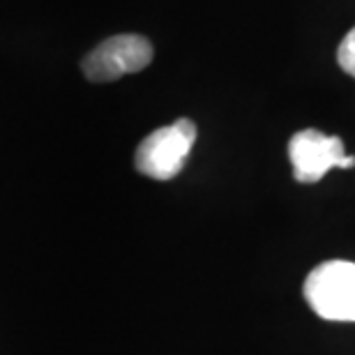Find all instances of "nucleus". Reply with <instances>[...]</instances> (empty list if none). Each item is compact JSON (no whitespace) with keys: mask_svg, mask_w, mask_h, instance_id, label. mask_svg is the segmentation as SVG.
Masks as SVG:
<instances>
[{"mask_svg":"<svg viewBox=\"0 0 355 355\" xmlns=\"http://www.w3.org/2000/svg\"><path fill=\"white\" fill-rule=\"evenodd\" d=\"M153 62V44L141 35H116L104 40L83 58L81 69L88 81L106 83L146 69Z\"/></svg>","mask_w":355,"mask_h":355,"instance_id":"7ed1b4c3","label":"nucleus"},{"mask_svg":"<svg viewBox=\"0 0 355 355\" xmlns=\"http://www.w3.org/2000/svg\"><path fill=\"white\" fill-rule=\"evenodd\" d=\"M337 60H339V67L355 79V28L349 31V35H346L344 42L339 44Z\"/></svg>","mask_w":355,"mask_h":355,"instance_id":"39448f33","label":"nucleus"},{"mask_svg":"<svg viewBox=\"0 0 355 355\" xmlns=\"http://www.w3.org/2000/svg\"><path fill=\"white\" fill-rule=\"evenodd\" d=\"M196 141V125L189 118L159 127L141 141L134 155V166L153 180H171L182 171L191 146Z\"/></svg>","mask_w":355,"mask_h":355,"instance_id":"f03ea898","label":"nucleus"},{"mask_svg":"<svg viewBox=\"0 0 355 355\" xmlns=\"http://www.w3.org/2000/svg\"><path fill=\"white\" fill-rule=\"evenodd\" d=\"M304 300L316 316L325 321H355V263L353 261H325L304 279Z\"/></svg>","mask_w":355,"mask_h":355,"instance_id":"f257e3e1","label":"nucleus"},{"mask_svg":"<svg viewBox=\"0 0 355 355\" xmlns=\"http://www.w3.org/2000/svg\"><path fill=\"white\" fill-rule=\"evenodd\" d=\"M288 157L293 164V178L302 184L323 180L330 168L355 166V155H346L344 141L318 130H302L293 134L288 144Z\"/></svg>","mask_w":355,"mask_h":355,"instance_id":"20e7f679","label":"nucleus"}]
</instances>
